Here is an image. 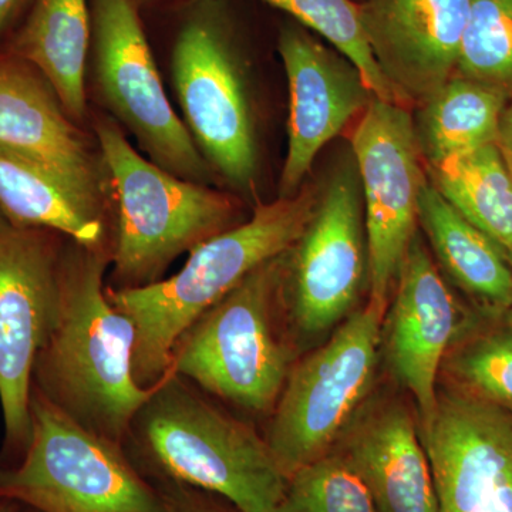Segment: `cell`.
Masks as SVG:
<instances>
[{
    "instance_id": "1",
    "label": "cell",
    "mask_w": 512,
    "mask_h": 512,
    "mask_svg": "<svg viewBox=\"0 0 512 512\" xmlns=\"http://www.w3.org/2000/svg\"><path fill=\"white\" fill-rule=\"evenodd\" d=\"M110 248L67 239L60 261V308L36 357L33 389L86 429L124 446L153 387L133 372L136 328L104 286Z\"/></svg>"
},
{
    "instance_id": "2",
    "label": "cell",
    "mask_w": 512,
    "mask_h": 512,
    "mask_svg": "<svg viewBox=\"0 0 512 512\" xmlns=\"http://www.w3.org/2000/svg\"><path fill=\"white\" fill-rule=\"evenodd\" d=\"M319 194L305 184L295 197L256 202L249 220L188 252L177 274L140 288H106L114 308L136 328L133 372L141 387L156 386L168 375L175 343L191 323L259 266L296 244L311 221Z\"/></svg>"
},
{
    "instance_id": "3",
    "label": "cell",
    "mask_w": 512,
    "mask_h": 512,
    "mask_svg": "<svg viewBox=\"0 0 512 512\" xmlns=\"http://www.w3.org/2000/svg\"><path fill=\"white\" fill-rule=\"evenodd\" d=\"M128 440L163 481L218 495L238 512H275L289 478L265 437L168 372Z\"/></svg>"
},
{
    "instance_id": "4",
    "label": "cell",
    "mask_w": 512,
    "mask_h": 512,
    "mask_svg": "<svg viewBox=\"0 0 512 512\" xmlns=\"http://www.w3.org/2000/svg\"><path fill=\"white\" fill-rule=\"evenodd\" d=\"M94 134L113 191L116 288L156 284L178 256L241 224L234 197L147 160L111 117H97Z\"/></svg>"
},
{
    "instance_id": "5",
    "label": "cell",
    "mask_w": 512,
    "mask_h": 512,
    "mask_svg": "<svg viewBox=\"0 0 512 512\" xmlns=\"http://www.w3.org/2000/svg\"><path fill=\"white\" fill-rule=\"evenodd\" d=\"M285 258L259 266L191 323L170 372L245 412L272 413L295 360L278 322Z\"/></svg>"
},
{
    "instance_id": "6",
    "label": "cell",
    "mask_w": 512,
    "mask_h": 512,
    "mask_svg": "<svg viewBox=\"0 0 512 512\" xmlns=\"http://www.w3.org/2000/svg\"><path fill=\"white\" fill-rule=\"evenodd\" d=\"M171 76L201 156L232 190L251 195L259 171L254 107L237 32L221 0H192L184 10Z\"/></svg>"
},
{
    "instance_id": "7",
    "label": "cell",
    "mask_w": 512,
    "mask_h": 512,
    "mask_svg": "<svg viewBox=\"0 0 512 512\" xmlns=\"http://www.w3.org/2000/svg\"><path fill=\"white\" fill-rule=\"evenodd\" d=\"M30 416L25 454L0 467V500L36 512H167L124 446L86 429L35 389Z\"/></svg>"
},
{
    "instance_id": "8",
    "label": "cell",
    "mask_w": 512,
    "mask_h": 512,
    "mask_svg": "<svg viewBox=\"0 0 512 512\" xmlns=\"http://www.w3.org/2000/svg\"><path fill=\"white\" fill-rule=\"evenodd\" d=\"M387 306L367 299L325 345L293 365L265 436L288 478L330 453L369 399Z\"/></svg>"
},
{
    "instance_id": "9",
    "label": "cell",
    "mask_w": 512,
    "mask_h": 512,
    "mask_svg": "<svg viewBox=\"0 0 512 512\" xmlns=\"http://www.w3.org/2000/svg\"><path fill=\"white\" fill-rule=\"evenodd\" d=\"M90 12L94 87L104 109L136 137L148 160L210 185L214 171L165 94L136 0H90Z\"/></svg>"
},
{
    "instance_id": "10",
    "label": "cell",
    "mask_w": 512,
    "mask_h": 512,
    "mask_svg": "<svg viewBox=\"0 0 512 512\" xmlns=\"http://www.w3.org/2000/svg\"><path fill=\"white\" fill-rule=\"evenodd\" d=\"M360 192L356 170L336 171L301 238L286 252L282 309L296 338L318 339L338 328L369 285Z\"/></svg>"
},
{
    "instance_id": "11",
    "label": "cell",
    "mask_w": 512,
    "mask_h": 512,
    "mask_svg": "<svg viewBox=\"0 0 512 512\" xmlns=\"http://www.w3.org/2000/svg\"><path fill=\"white\" fill-rule=\"evenodd\" d=\"M56 235L12 224L0 229V409L13 463L29 446L33 369L59 315L63 245Z\"/></svg>"
},
{
    "instance_id": "12",
    "label": "cell",
    "mask_w": 512,
    "mask_h": 512,
    "mask_svg": "<svg viewBox=\"0 0 512 512\" xmlns=\"http://www.w3.org/2000/svg\"><path fill=\"white\" fill-rule=\"evenodd\" d=\"M363 192L369 298L389 305L400 266L419 231L420 192L429 181L412 110L373 99L350 136Z\"/></svg>"
},
{
    "instance_id": "13",
    "label": "cell",
    "mask_w": 512,
    "mask_h": 512,
    "mask_svg": "<svg viewBox=\"0 0 512 512\" xmlns=\"http://www.w3.org/2000/svg\"><path fill=\"white\" fill-rule=\"evenodd\" d=\"M420 434L439 512H512V409L439 387Z\"/></svg>"
},
{
    "instance_id": "14",
    "label": "cell",
    "mask_w": 512,
    "mask_h": 512,
    "mask_svg": "<svg viewBox=\"0 0 512 512\" xmlns=\"http://www.w3.org/2000/svg\"><path fill=\"white\" fill-rule=\"evenodd\" d=\"M468 320L417 231L384 315L380 355L394 382L412 396L420 433L436 414L444 357Z\"/></svg>"
},
{
    "instance_id": "15",
    "label": "cell",
    "mask_w": 512,
    "mask_h": 512,
    "mask_svg": "<svg viewBox=\"0 0 512 512\" xmlns=\"http://www.w3.org/2000/svg\"><path fill=\"white\" fill-rule=\"evenodd\" d=\"M289 86L288 153L279 198L302 190L316 156L375 99L359 69L338 50L323 45L301 25H286L278 37Z\"/></svg>"
},
{
    "instance_id": "16",
    "label": "cell",
    "mask_w": 512,
    "mask_h": 512,
    "mask_svg": "<svg viewBox=\"0 0 512 512\" xmlns=\"http://www.w3.org/2000/svg\"><path fill=\"white\" fill-rule=\"evenodd\" d=\"M359 13L377 66L407 109L456 74L468 0H363Z\"/></svg>"
},
{
    "instance_id": "17",
    "label": "cell",
    "mask_w": 512,
    "mask_h": 512,
    "mask_svg": "<svg viewBox=\"0 0 512 512\" xmlns=\"http://www.w3.org/2000/svg\"><path fill=\"white\" fill-rule=\"evenodd\" d=\"M0 150L32 161L106 207L107 175L50 84L19 57L0 59Z\"/></svg>"
},
{
    "instance_id": "18",
    "label": "cell",
    "mask_w": 512,
    "mask_h": 512,
    "mask_svg": "<svg viewBox=\"0 0 512 512\" xmlns=\"http://www.w3.org/2000/svg\"><path fill=\"white\" fill-rule=\"evenodd\" d=\"M335 448L366 484L377 512H439L419 421L403 400L363 404Z\"/></svg>"
},
{
    "instance_id": "19",
    "label": "cell",
    "mask_w": 512,
    "mask_h": 512,
    "mask_svg": "<svg viewBox=\"0 0 512 512\" xmlns=\"http://www.w3.org/2000/svg\"><path fill=\"white\" fill-rule=\"evenodd\" d=\"M0 210L15 227L47 229L87 248H110L106 207L32 161L0 150Z\"/></svg>"
},
{
    "instance_id": "20",
    "label": "cell",
    "mask_w": 512,
    "mask_h": 512,
    "mask_svg": "<svg viewBox=\"0 0 512 512\" xmlns=\"http://www.w3.org/2000/svg\"><path fill=\"white\" fill-rule=\"evenodd\" d=\"M92 49L90 0H35L13 52L45 77L67 116H87L86 70Z\"/></svg>"
},
{
    "instance_id": "21",
    "label": "cell",
    "mask_w": 512,
    "mask_h": 512,
    "mask_svg": "<svg viewBox=\"0 0 512 512\" xmlns=\"http://www.w3.org/2000/svg\"><path fill=\"white\" fill-rule=\"evenodd\" d=\"M417 221L431 254L454 284L478 299L484 309L512 308V266L507 256L430 180L420 192Z\"/></svg>"
},
{
    "instance_id": "22",
    "label": "cell",
    "mask_w": 512,
    "mask_h": 512,
    "mask_svg": "<svg viewBox=\"0 0 512 512\" xmlns=\"http://www.w3.org/2000/svg\"><path fill=\"white\" fill-rule=\"evenodd\" d=\"M505 94L454 74L413 113L414 137L427 170L495 144Z\"/></svg>"
},
{
    "instance_id": "23",
    "label": "cell",
    "mask_w": 512,
    "mask_h": 512,
    "mask_svg": "<svg viewBox=\"0 0 512 512\" xmlns=\"http://www.w3.org/2000/svg\"><path fill=\"white\" fill-rule=\"evenodd\" d=\"M430 183L512 266V178L495 144L429 168Z\"/></svg>"
},
{
    "instance_id": "24",
    "label": "cell",
    "mask_w": 512,
    "mask_h": 512,
    "mask_svg": "<svg viewBox=\"0 0 512 512\" xmlns=\"http://www.w3.org/2000/svg\"><path fill=\"white\" fill-rule=\"evenodd\" d=\"M483 318L468 320L440 377L444 386L512 409V308L484 309Z\"/></svg>"
},
{
    "instance_id": "25",
    "label": "cell",
    "mask_w": 512,
    "mask_h": 512,
    "mask_svg": "<svg viewBox=\"0 0 512 512\" xmlns=\"http://www.w3.org/2000/svg\"><path fill=\"white\" fill-rule=\"evenodd\" d=\"M284 10L298 25L322 36L333 49L348 57L376 99L400 104L393 87L384 79L372 55L362 22L359 3L353 0H262ZM404 107V106H403ZM407 109V107H406Z\"/></svg>"
},
{
    "instance_id": "26",
    "label": "cell",
    "mask_w": 512,
    "mask_h": 512,
    "mask_svg": "<svg viewBox=\"0 0 512 512\" xmlns=\"http://www.w3.org/2000/svg\"><path fill=\"white\" fill-rule=\"evenodd\" d=\"M456 74L512 99V0H468Z\"/></svg>"
},
{
    "instance_id": "27",
    "label": "cell",
    "mask_w": 512,
    "mask_h": 512,
    "mask_svg": "<svg viewBox=\"0 0 512 512\" xmlns=\"http://www.w3.org/2000/svg\"><path fill=\"white\" fill-rule=\"evenodd\" d=\"M275 512H377L355 468L338 448L289 477Z\"/></svg>"
},
{
    "instance_id": "28",
    "label": "cell",
    "mask_w": 512,
    "mask_h": 512,
    "mask_svg": "<svg viewBox=\"0 0 512 512\" xmlns=\"http://www.w3.org/2000/svg\"><path fill=\"white\" fill-rule=\"evenodd\" d=\"M158 491L163 497L167 512H229L221 505L215 504L210 493L195 490L187 485L160 480Z\"/></svg>"
},
{
    "instance_id": "29",
    "label": "cell",
    "mask_w": 512,
    "mask_h": 512,
    "mask_svg": "<svg viewBox=\"0 0 512 512\" xmlns=\"http://www.w3.org/2000/svg\"><path fill=\"white\" fill-rule=\"evenodd\" d=\"M495 147H497L498 153L503 158L505 168H507L512 178V99L508 101L503 114H501Z\"/></svg>"
},
{
    "instance_id": "30",
    "label": "cell",
    "mask_w": 512,
    "mask_h": 512,
    "mask_svg": "<svg viewBox=\"0 0 512 512\" xmlns=\"http://www.w3.org/2000/svg\"><path fill=\"white\" fill-rule=\"evenodd\" d=\"M28 0H0V32L12 22Z\"/></svg>"
},
{
    "instance_id": "31",
    "label": "cell",
    "mask_w": 512,
    "mask_h": 512,
    "mask_svg": "<svg viewBox=\"0 0 512 512\" xmlns=\"http://www.w3.org/2000/svg\"><path fill=\"white\" fill-rule=\"evenodd\" d=\"M19 504L12 501L0 500V512H18Z\"/></svg>"
},
{
    "instance_id": "32",
    "label": "cell",
    "mask_w": 512,
    "mask_h": 512,
    "mask_svg": "<svg viewBox=\"0 0 512 512\" xmlns=\"http://www.w3.org/2000/svg\"><path fill=\"white\" fill-rule=\"evenodd\" d=\"M8 225H10L8 218H6L5 214L0 210V229L8 227Z\"/></svg>"
},
{
    "instance_id": "33",
    "label": "cell",
    "mask_w": 512,
    "mask_h": 512,
    "mask_svg": "<svg viewBox=\"0 0 512 512\" xmlns=\"http://www.w3.org/2000/svg\"><path fill=\"white\" fill-rule=\"evenodd\" d=\"M136 2H146V0H136Z\"/></svg>"
},
{
    "instance_id": "34",
    "label": "cell",
    "mask_w": 512,
    "mask_h": 512,
    "mask_svg": "<svg viewBox=\"0 0 512 512\" xmlns=\"http://www.w3.org/2000/svg\"><path fill=\"white\" fill-rule=\"evenodd\" d=\"M32 512H36V511H33V510H32Z\"/></svg>"
}]
</instances>
